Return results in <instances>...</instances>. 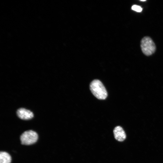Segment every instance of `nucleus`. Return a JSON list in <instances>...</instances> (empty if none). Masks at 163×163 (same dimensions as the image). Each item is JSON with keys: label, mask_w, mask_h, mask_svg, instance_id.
<instances>
[{"label": "nucleus", "mask_w": 163, "mask_h": 163, "mask_svg": "<svg viewBox=\"0 0 163 163\" xmlns=\"http://www.w3.org/2000/svg\"><path fill=\"white\" fill-rule=\"evenodd\" d=\"M90 88L92 93L97 99L104 100L107 97V91L100 80L97 79L93 80L90 84Z\"/></svg>", "instance_id": "nucleus-1"}, {"label": "nucleus", "mask_w": 163, "mask_h": 163, "mask_svg": "<svg viewBox=\"0 0 163 163\" xmlns=\"http://www.w3.org/2000/svg\"><path fill=\"white\" fill-rule=\"evenodd\" d=\"M140 46L143 53L147 56L151 55L156 50L155 43L152 39L148 36L145 37L142 39Z\"/></svg>", "instance_id": "nucleus-2"}, {"label": "nucleus", "mask_w": 163, "mask_h": 163, "mask_svg": "<svg viewBox=\"0 0 163 163\" xmlns=\"http://www.w3.org/2000/svg\"><path fill=\"white\" fill-rule=\"evenodd\" d=\"M38 138L37 134L35 132L29 130L24 132L20 136L21 144L24 145H30L36 142Z\"/></svg>", "instance_id": "nucleus-3"}, {"label": "nucleus", "mask_w": 163, "mask_h": 163, "mask_svg": "<svg viewBox=\"0 0 163 163\" xmlns=\"http://www.w3.org/2000/svg\"><path fill=\"white\" fill-rule=\"evenodd\" d=\"M17 113L20 118L24 120H28L34 117L33 113L31 111L24 108L19 109Z\"/></svg>", "instance_id": "nucleus-4"}, {"label": "nucleus", "mask_w": 163, "mask_h": 163, "mask_svg": "<svg viewBox=\"0 0 163 163\" xmlns=\"http://www.w3.org/2000/svg\"><path fill=\"white\" fill-rule=\"evenodd\" d=\"M115 138L117 141L122 142L126 138V136L123 128L120 126H116L113 130Z\"/></svg>", "instance_id": "nucleus-5"}, {"label": "nucleus", "mask_w": 163, "mask_h": 163, "mask_svg": "<svg viewBox=\"0 0 163 163\" xmlns=\"http://www.w3.org/2000/svg\"><path fill=\"white\" fill-rule=\"evenodd\" d=\"M11 158L10 155L5 152L0 153V163H10Z\"/></svg>", "instance_id": "nucleus-6"}, {"label": "nucleus", "mask_w": 163, "mask_h": 163, "mask_svg": "<svg viewBox=\"0 0 163 163\" xmlns=\"http://www.w3.org/2000/svg\"><path fill=\"white\" fill-rule=\"evenodd\" d=\"M132 9L137 12H141L142 11V8L139 5H134L132 7Z\"/></svg>", "instance_id": "nucleus-7"}, {"label": "nucleus", "mask_w": 163, "mask_h": 163, "mask_svg": "<svg viewBox=\"0 0 163 163\" xmlns=\"http://www.w3.org/2000/svg\"><path fill=\"white\" fill-rule=\"evenodd\" d=\"M146 1L145 0H140V1Z\"/></svg>", "instance_id": "nucleus-8"}]
</instances>
